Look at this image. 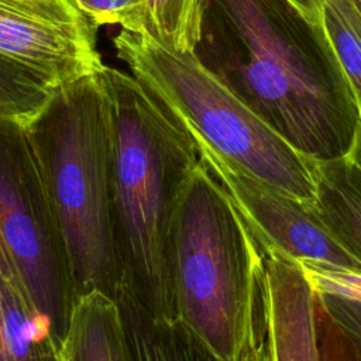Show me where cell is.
Listing matches in <instances>:
<instances>
[{"instance_id":"6da1fadb","label":"cell","mask_w":361,"mask_h":361,"mask_svg":"<svg viewBox=\"0 0 361 361\" xmlns=\"http://www.w3.org/2000/svg\"><path fill=\"white\" fill-rule=\"evenodd\" d=\"M193 56L312 161L345 158L361 124L323 24L289 0H200Z\"/></svg>"},{"instance_id":"7a4b0ae2","label":"cell","mask_w":361,"mask_h":361,"mask_svg":"<svg viewBox=\"0 0 361 361\" xmlns=\"http://www.w3.org/2000/svg\"><path fill=\"white\" fill-rule=\"evenodd\" d=\"M110 116V196L120 285L173 320L168 238L182 180L200 161L185 124L133 75L99 71Z\"/></svg>"},{"instance_id":"3957f363","label":"cell","mask_w":361,"mask_h":361,"mask_svg":"<svg viewBox=\"0 0 361 361\" xmlns=\"http://www.w3.org/2000/svg\"><path fill=\"white\" fill-rule=\"evenodd\" d=\"M25 133L59 226L76 296L116 299L109 100L97 73L54 86Z\"/></svg>"},{"instance_id":"277c9868","label":"cell","mask_w":361,"mask_h":361,"mask_svg":"<svg viewBox=\"0 0 361 361\" xmlns=\"http://www.w3.org/2000/svg\"><path fill=\"white\" fill-rule=\"evenodd\" d=\"M257 240L202 161L182 180L169 227L175 319L220 361H233L248 319Z\"/></svg>"},{"instance_id":"5b68a950","label":"cell","mask_w":361,"mask_h":361,"mask_svg":"<svg viewBox=\"0 0 361 361\" xmlns=\"http://www.w3.org/2000/svg\"><path fill=\"white\" fill-rule=\"evenodd\" d=\"M113 44L131 75L221 159L309 207L316 203L312 159L209 73L192 52L169 51L121 30Z\"/></svg>"},{"instance_id":"8992f818","label":"cell","mask_w":361,"mask_h":361,"mask_svg":"<svg viewBox=\"0 0 361 361\" xmlns=\"http://www.w3.org/2000/svg\"><path fill=\"white\" fill-rule=\"evenodd\" d=\"M0 248L62 350L78 300L24 121L0 117Z\"/></svg>"},{"instance_id":"52a82bcc","label":"cell","mask_w":361,"mask_h":361,"mask_svg":"<svg viewBox=\"0 0 361 361\" xmlns=\"http://www.w3.org/2000/svg\"><path fill=\"white\" fill-rule=\"evenodd\" d=\"M0 54L54 86L104 65L96 28L72 0H0Z\"/></svg>"},{"instance_id":"ba28073f","label":"cell","mask_w":361,"mask_h":361,"mask_svg":"<svg viewBox=\"0 0 361 361\" xmlns=\"http://www.w3.org/2000/svg\"><path fill=\"white\" fill-rule=\"evenodd\" d=\"M195 142L202 164L228 195L259 243L292 259H314L361 272V264L329 231L313 207L250 176L196 138Z\"/></svg>"},{"instance_id":"9c48e42d","label":"cell","mask_w":361,"mask_h":361,"mask_svg":"<svg viewBox=\"0 0 361 361\" xmlns=\"http://www.w3.org/2000/svg\"><path fill=\"white\" fill-rule=\"evenodd\" d=\"M257 243L265 278L274 361H320L314 292L290 257Z\"/></svg>"},{"instance_id":"30bf717a","label":"cell","mask_w":361,"mask_h":361,"mask_svg":"<svg viewBox=\"0 0 361 361\" xmlns=\"http://www.w3.org/2000/svg\"><path fill=\"white\" fill-rule=\"evenodd\" d=\"M0 361H63L62 350L0 248Z\"/></svg>"},{"instance_id":"8fae6325","label":"cell","mask_w":361,"mask_h":361,"mask_svg":"<svg viewBox=\"0 0 361 361\" xmlns=\"http://www.w3.org/2000/svg\"><path fill=\"white\" fill-rule=\"evenodd\" d=\"M116 300L134 361H220L176 319L152 316L124 285Z\"/></svg>"},{"instance_id":"7c38bea8","label":"cell","mask_w":361,"mask_h":361,"mask_svg":"<svg viewBox=\"0 0 361 361\" xmlns=\"http://www.w3.org/2000/svg\"><path fill=\"white\" fill-rule=\"evenodd\" d=\"M63 361H134L116 299L90 292L79 296L62 347Z\"/></svg>"},{"instance_id":"4fadbf2b","label":"cell","mask_w":361,"mask_h":361,"mask_svg":"<svg viewBox=\"0 0 361 361\" xmlns=\"http://www.w3.org/2000/svg\"><path fill=\"white\" fill-rule=\"evenodd\" d=\"M316 183L314 212L361 264V175L347 159L312 161Z\"/></svg>"},{"instance_id":"5bb4252c","label":"cell","mask_w":361,"mask_h":361,"mask_svg":"<svg viewBox=\"0 0 361 361\" xmlns=\"http://www.w3.org/2000/svg\"><path fill=\"white\" fill-rule=\"evenodd\" d=\"M200 32V0H147L140 35L173 52H193Z\"/></svg>"},{"instance_id":"9a60e30c","label":"cell","mask_w":361,"mask_h":361,"mask_svg":"<svg viewBox=\"0 0 361 361\" xmlns=\"http://www.w3.org/2000/svg\"><path fill=\"white\" fill-rule=\"evenodd\" d=\"M322 24L361 111V14L348 0H324Z\"/></svg>"},{"instance_id":"2e32d148","label":"cell","mask_w":361,"mask_h":361,"mask_svg":"<svg viewBox=\"0 0 361 361\" xmlns=\"http://www.w3.org/2000/svg\"><path fill=\"white\" fill-rule=\"evenodd\" d=\"M54 85L0 54V117L27 121L48 100Z\"/></svg>"},{"instance_id":"e0dca14e","label":"cell","mask_w":361,"mask_h":361,"mask_svg":"<svg viewBox=\"0 0 361 361\" xmlns=\"http://www.w3.org/2000/svg\"><path fill=\"white\" fill-rule=\"evenodd\" d=\"M233 361H274L267 288L261 254L255 271L247 324Z\"/></svg>"},{"instance_id":"ac0fdd59","label":"cell","mask_w":361,"mask_h":361,"mask_svg":"<svg viewBox=\"0 0 361 361\" xmlns=\"http://www.w3.org/2000/svg\"><path fill=\"white\" fill-rule=\"evenodd\" d=\"M293 261L314 293L334 295L361 303V272L314 259Z\"/></svg>"},{"instance_id":"d6986e66","label":"cell","mask_w":361,"mask_h":361,"mask_svg":"<svg viewBox=\"0 0 361 361\" xmlns=\"http://www.w3.org/2000/svg\"><path fill=\"white\" fill-rule=\"evenodd\" d=\"M76 8L97 30L102 25H120L140 34L147 0H72Z\"/></svg>"},{"instance_id":"ffe728a7","label":"cell","mask_w":361,"mask_h":361,"mask_svg":"<svg viewBox=\"0 0 361 361\" xmlns=\"http://www.w3.org/2000/svg\"><path fill=\"white\" fill-rule=\"evenodd\" d=\"M314 320L320 361H361L358 353L329 316L316 293Z\"/></svg>"},{"instance_id":"44dd1931","label":"cell","mask_w":361,"mask_h":361,"mask_svg":"<svg viewBox=\"0 0 361 361\" xmlns=\"http://www.w3.org/2000/svg\"><path fill=\"white\" fill-rule=\"evenodd\" d=\"M316 295L361 358V303L334 295Z\"/></svg>"},{"instance_id":"7402d4cb","label":"cell","mask_w":361,"mask_h":361,"mask_svg":"<svg viewBox=\"0 0 361 361\" xmlns=\"http://www.w3.org/2000/svg\"><path fill=\"white\" fill-rule=\"evenodd\" d=\"M292 1L312 23L322 24L324 0H289Z\"/></svg>"},{"instance_id":"603a6c76","label":"cell","mask_w":361,"mask_h":361,"mask_svg":"<svg viewBox=\"0 0 361 361\" xmlns=\"http://www.w3.org/2000/svg\"><path fill=\"white\" fill-rule=\"evenodd\" d=\"M353 165L354 168L360 172L361 175V124L358 127V131L355 134V138H354V142H353V147L348 152V155L345 157Z\"/></svg>"},{"instance_id":"cb8c5ba5","label":"cell","mask_w":361,"mask_h":361,"mask_svg":"<svg viewBox=\"0 0 361 361\" xmlns=\"http://www.w3.org/2000/svg\"><path fill=\"white\" fill-rule=\"evenodd\" d=\"M355 8H357V11L361 14V0H348Z\"/></svg>"}]
</instances>
